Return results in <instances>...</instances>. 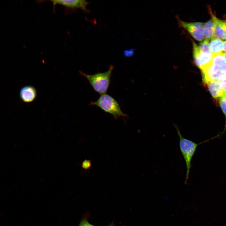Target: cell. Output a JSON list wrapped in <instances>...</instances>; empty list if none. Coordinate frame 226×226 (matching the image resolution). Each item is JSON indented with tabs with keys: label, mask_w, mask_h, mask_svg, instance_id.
<instances>
[{
	"label": "cell",
	"mask_w": 226,
	"mask_h": 226,
	"mask_svg": "<svg viewBox=\"0 0 226 226\" xmlns=\"http://www.w3.org/2000/svg\"><path fill=\"white\" fill-rule=\"evenodd\" d=\"M223 52L213 55L212 63L210 66L211 70L213 73L220 71V67L224 62Z\"/></svg>",
	"instance_id": "obj_11"
},
{
	"label": "cell",
	"mask_w": 226,
	"mask_h": 226,
	"mask_svg": "<svg viewBox=\"0 0 226 226\" xmlns=\"http://www.w3.org/2000/svg\"><path fill=\"white\" fill-rule=\"evenodd\" d=\"M223 51L226 53V41L223 42Z\"/></svg>",
	"instance_id": "obj_21"
},
{
	"label": "cell",
	"mask_w": 226,
	"mask_h": 226,
	"mask_svg": "<svg viewBox=\"0 0 226 226\" xmlns=\"http://www.w3.org/2000/svg\"><path fill=\"white\" fill-rule=\"evenodd\" d=\"M206 84L209 91L214 98L220 99L226 96V92L220 88L217 81L210 82Z\"/></svg>",
	"instance_id": "obj_9"
},
{
	"label": "cell",
	"mask_w": 226,
	"mask_h": 226,
	"mask_svg": "<svg viewBox=\"0 0 226 226\" xmlns=\"http://www.w3.org/2000/svg\"><path fill=\"white\" fill-rule=\"evenodd\" d=\"M219 103L221 109L223 111L225 117L226 125L225 130L226 128V96L219 99Z\"/></svg>",
	"instance_id": "obj_14"
},
{
	"label": "cell",
	"mask_w": 226,
	"mask_h": 226,
	"mask_svg": "<svg viewBox=\"0 0 226 226\" xmlns=\"http://www.w3.org/2000/svg\"><path fill=\"white\" fill-rule=\"evenodd\" d=\"M113 69V66L110 65L109 70L103 73L88 74L79 71V73L87 79L94 90L102 95L106 94L110 84Z\"/></svg>",
	"instance_id": "obj_1"
},
{
	"label": "cell",
	"mask_w": 226,
	"mask_h": 226,
	"mask_svg": "<svg viewBox=\"0 0 226 226\" xmlns=\"http://www.w3.org/2000/svg\"><path fill=\"white\" fill-rule=\"evenodd\" d=\"M198 46L202 51L208 53H211L208 40H205L204 41L201 42Z\"/></svg>",
	"instance_id": "obj_13"
},
{
	"label": "cell",
	"mask_w": 226,
	"mask_h": 226,
	"mask_svg": "<svg viewBox=\"0 0 226 226\" xmlns=\"http://www.w3.org/2000/svg\"><path fill=\"white\" fill-rule=\"evenodd\" d=\"M53 5L60 4L70 8H80L88 12L86 7L88 3L84 0H52Z\"/></svg>",
	"instance_id": "obj_6"
},
{
	"label": "cell",
	"mask_w": 226,
	"mask_h": 226,
	"mask_svg": "<svg viewBox=\"0 0 226 226\" xmlns=\"http://www.w3.org/2000/svg\"><path fill=\"white\" fill-rule=\"evenodd\" d=\"M78 226H96L91 224L88 221L87 218L86 217H83L81 220L80 223ZM106 226H116L113 223H112Z\"/></svg>",
	"instance_id": "obj_15"
},
{
	"label": "cell",
	"mask_w": 226,
	"mask_h": 226,
	"mask_svg": "<svg viewBox=\"0 0 226 226\" xmlns=\"http://www.w3.org/2000/svg\"><path fill=\"white\" fill-rule=\"evenodd\" d=\"M223 56L224 61L226 62V53H223Z\"/></svg>",
	"instance_id": "obj_22"
},
{
	"label": "cell",
	"mask_w": 226,
	"mask_h": 226,
	"mask_svg": "<svg viewBox=\"0 0 226 226\" xmlns=\"http://www.w3.org/2000/svg\"><path fill=\"white\" fill-rule=\"evenodd\" d=\"M37 92L35 88L31 85L23 87L20 89L19 95L21 99L25 103L32 102L36 97Z\"/></svg>",
	"instance_id": "obj_7"
},
{
	"label": "cell",
	"mask_w": 226,
	"mask_h": 226,
	"mask_svg": "<svg viewBox=\"0 0 226 226\" xmlns=\"http://www.w3.org/2000/svg\"><path fill=\"white\" fill-rule=\"evenodd\" d=\"M217 81L220 88L226 92V79Z\"/></svg>",
	"instance_id": "obj_17"
},
{
	"label": "cell",
	"mask_w": 226,
	"mask_h": 226,
	"mask_svg": "<svg viewBox=\"0 0 226 226\" xmlns=\"http://www.w3.org/2000/svg\"><path fill=\"white\" fill-rule=\"evenodd\" d=\"M224 39H225V40H226V32L225 35H224Z\"/></svg>",
	"instance_id": "obj_23"
},
{
	"label": "cell",
	"mask_w": 226,
	"mask_h": 226,
	"mask_svg": "<svg viewBox=\"0 0 226 226\" xmlns=\"http://www.w3.org/2000/svg\"><path fill=\"white\" fill-rule=\"evenodd\" d=\"M134 50L133 49L126 50L124 51V54L126 56H131L134 55Z\"/></svg>",
	"instance_id": "obj_19"
},
{
	"label": "cell",
	"mask_w": 226,
	"mask_h": 226,
	"mask_svg": "<svg viewBox=\"0 0 226 226\" xmlns=\"http://www.w3.org/2000/svg\"><path fill=\"white\" fill-rule=\"evenodd\" d=\"M91 166V162L90 161L88 160H85L83 161L82 165V168L85 170L88 169Z\"/></svg>",
	"instance_id": "obj_18"
},
{
	"label": "cell",
	"mask_w": 226,
	"mask_h": 226,
	"mask_svg": "<svg viewBox=\"0 0 226 226\" xmlns=\"http://www.w3.org/2000/svg\"><path fill=\"white\" fill-rule=\"evenodd\" d=\"M209 43L210 51L213 55L223 52V42L222 40L213 38Z\"/></svg>",
	"instance_id": "obj_12"
},
{
	"label": "cell",
	"mask_w": 226,
	"mask_h": 226,
	"mask_svg": "<svg viewBox=\"0 0 226 226\" xmlns=\"http://www.w3.org/2000/svg\"><path fill=\"white\" fill-rule=\"evenodd\" d=\"M179 24L187 30L197 40L201 41L204 39V23L199 22H189L183 21L178 18Z\"/></svg>",
	"instance_id": "obj_5"
},
{
	"label": "cell",
	"mask_w": 226,
	"mask_h": 226,
	"mask_svg": "<svg viewBox=\"0 0 226 226\" xmlns=\"http://www.w3.org/2000/svg\"><path fill=\"white\" fill-rule=\"evenodd\" d=\"M216 81L226 79V72L219 71L215 73Z\"/></svg>",
	"instance_id": "obj_16"
},
{
	"label": "cell",
	"mask_w": 226,
	"mask_h": 226,
	"mask_svg": "<svg viewBox=\"0 0 226 226\" xmlns=\"http://www.w3.org/2000/svg\"><path fill=\"white\" fill-rule=\"evenodd\" d=\"M193 56L194 62L201 70L211 65L213 58L211 53H208L202 51L198 46L192 41Z\"/></svg>",
	"instance_id": "obj_4"
},
{
	"label": "cell",
	"mask_w": 226,
	"mask_h": 226,
	"mask_svg": "<svg viewBox=\"0 0 226 226\" xmlns=\"http://www.w3.org/2000/svg\"><path fill=\"white\" fill-rule=\"evenodd\" d=\"M226 32V20L217 19L214 31V38L220 40L224 39Z\"/></svg>",
	"instance_id": "obj_10"
},
{
	"label": "cell",
	"mask_w": 226,
	"mask_h": 226,
	"mask_svg": "<svg viewBox=\"0 0 226 226\" xmlns=\"http://www.w3.org/2000/svg\"><path fill=\"white\" fill-rule=\"evenodd\" d=\"M211 18L204 24L203 34L205 40H209L214 38L215 25L217 18L211 14Z\"/></svg>",
	"instance_id": "obj_8"
},
{
	"label": "cell",
	"mask_w": 226,
	"mask_h": 226,
	"mask_svg": "<svg viewBox=\"0 0 226 226\" xmlns=\"http://www.w3.org/2000/svg\"><path fill=\"white\" fill-rule=\"evenodd\" d=\"M179 138V146L181 152L185 159L186 166V174L185 183L186 184L189 178V174L191 168V162L196 149L198 145L207 142L210 140L217 137L218 135L215 137L205 140L199 143H196L194 142L185 138L182 136L179 130L176 127Z\"/></svg>",
	"instance_id": "obj_2"
},
{
	"label": "cell",
	"mask_w": 226,
	"mask_h": 226,
	"mask_svg": "<svg viewBox=\"0 0 226 226\" xmlns=\"http://www.w3.org/2000/svg\"><path fill=\"white\" fill-rule=\"evenodd\" d=\"M90 105L96 106L105 112L112 115L115 119L120 117L128 116L126 114L122 112L117 102L112 97L106 94L101 95L96 101L91 102Z\"/></svg>",
	"instance_id": "obj_3"
},
{
	"label": "cell",
	"mask_w": 226,
	"mask_h": 226,
	"mask_svg": "<svg viewBox=\"0 0 226 226\" xmlns=\"http://www.w3.org/2000/svg\"><path fill=\"white\" fill-rule=\"evenodd\" d=\"M220 71L226 72V62H224L220 67Z\"/></svg>",
	"instance_id": "obj_20"
}]
</instances>
